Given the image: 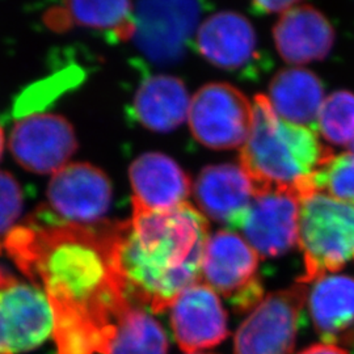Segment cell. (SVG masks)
Instances as JSON below:
<instances>
[{"instance_id":"6da1fadb","label":"cell","mask_w":354,"mask_h":354,"mask_svg":"<svg viewBox=\"0 0 354 354\" xmlns=\"http://www.w3.org/2000/svg\"><path fill=\"white\" fill-rule=\"evenodd\" d=\"M3 248L50 302L58 354H106L127 308L113 223L48 219L13 227Z\"/></svg>"},{"instance_id":"7a4b0ae2","label":"cell","mask_w":354,"mask_h":354,"mask_svg":"<svg viewBox=\"0 0 354 354\" xmlns=\"http://www.w3.org/2000/svg\"><path fill=\"white\" fill-rule=\"evenodd\" d=\"M209 236L206 218L188 203L165 212L133 207L131 219L113 223L114 261L127 301L153 313L168 310L201 281Z\"/></svg>"},{"instance_id":"3957f363","label":"cell","mask_w":354,"mask_h":354,"mask_svg":"<svg viewBox=\"0 0 354 354\" xmlns=\"http://www.w3.org/2000/svg\"><path fill=\"white\" fill-rule=\"evenodd\" d=\"M252 127L241 146V167L256 190L311 193V177L332 155L311 127L291 124L274 112L266 95L253 99Z\"/></svg>"},{"instance_id":"277c9868","label":"cell","mask_w":354,"mask_h":354,"mask_svg":"<svg viewBox=\"0 0 354 354\" xmlns=\"http://www.w3.org/2000/svg\"><path fill=\"white\" fill-rule=\"evenodd\" d=\"M298 244L304 273L298 282H314L354 261V205L322 192L301 198Z\"/></svg>"},{"instance_id":"5b68a950","label":"cell","mask_w":354,"mask_h":354,"mask_svg":"<svg viewBox=\"0 0 354 354\" xmlns=\"http://www.w3.org/2000/svg\"><path fill=\"white\" fill-rule=\"evenodd\" d=\"M260 256L241 235L222 230L209 236L201 281L227 299L238 313L253 310L264 297Z\"/></svg>"},{"instance_id":"8992f818","label":"cell","mask_w":354,"mask_h":354,"mask_svg":"<svg viewBox=\"0 0 354 354\" xmlns=\"http://www.w3.org/2000/svg\"><path fill=\"white\" fill-rule=\"evenodd\" d=\"M252 118V102L230 83H207L190 99L192 134L213 150L241 147L250 136Z\"/></svg>"},{"instance_id":"52a82bcc","label":"cell","mask_w":354,"mask_h":354,"mask_svg":"<svg viewBox=\"0 0 354 354\" xmlns=\"http://www.w3.org/2000/svg\"><path fill=\"white\" fill-rule=\"evenodd\" d=\"M307 295L298 282L263 298L236 330L234 354L292 353Z\"/></svg>"},{"instance_id":"ba28073f","label":"cell","mask_w":354,"mask_h":354,"mask_svg":"<svg viewBox=\"0 0 354 354\" xmlns=\"http://www.w3.org/2000/svg\"><path fill=\"white\" fill-rule=\"evenodd\" d=\"M197 0H140L134 10L133 35L137 48L152 62L175 64L198 28Z\"/></svg>"},{"instance_id":"9c48e42d","label":"cell","mask_w":354,"mask_h":354,"mask_svg":"<svg viewBox=\"0 0 354 354\" xmlns=\"http://www.w3.org/2000/svg\"><path fill=\"white\" fill-rule=\"evenodd\" d=\"M53 328L45 292L0 268V353L33 351L50 337Z\"/></svg>"},{"instance_id":"30bf717a","label":"cell","mask_w":354,"mask_h":354,"mask_svg":"<svg viewBox=\"0 0 354 354\" xmlns=\"http://www.w3.org/2000/svg\"><path fill=\"white\" fill-rule=\"evenodd\" d=\"M16 162L38 175L55 174L77 149L75 131L59 114H28L16 122L10 137Z\"/></svg>"},{"instance_id":"8fae6325","label":"cell","mask_w":354,"mask_h":354,"mask_svg":"<svg viewBox=\"0 0 354 354\" xmlns=\"http://www.w3.org/2000/svg\"><path fill=\"white\" fill-rule=\"evenodd\" d=\"M301 197L291 190L257 192L241 226L244 239L266 259L279 257L298 244Z\"/></svg>"},{"instance_id":"7c38bea8","label":"cell","mask_w":354,"mask_h":354,"mask_svg":"<svg viewBox=\"0 0 354 354\" xmlns=\"http://www.w3.org/2000/svg\"><path fill=\"white\" fill-rule=\"evenodd\" d=\"M112 183L100 168L88 163L66 165L58 169L48 188L53 210L66 222L99 225L112 203Z\"/></svg>"},{"instance_id":"4fadbf2b","label":"cell","mask_w":354,"mask_h":354,"mask_svg":"<svg viewBox=\"0 0 354 354\" xmlns=\"http://www.w3.org/2000/svg\"><path fill=\"white\" fill-rule=\"evenodd\" d=\"M168 310L177 344L187 353L214 348L227 337V314L216 292L203 281L183 291Z\"/></svg>"},{"instance_id":"5bb4252c","label":"cell","mask_w":354,"mask_h":354,"mask_svg":"<svg viewBox=\"0 0 354 354\" xmlns=\"http://www.w3.org/2000/svg\"><path fill=\"white\" fill-rule=\"evenodd\" d=\"M272 37L276 50L286 64L302 66L328 57L335 46L336 30L315 6L298 4L279 15Z\"/></svg>"},{"instance_id":"9a60e30c","label":"cell","mask_w":354,"mask_h":354,"mask_svg":"<svg viewBox=\"0 0 354 354\" xmlns=\"http://www.w3.org/2000/svg\"><path fill=\"white\" fill-rule=\"evenodd\" d=\"M198 54L216 68L238 73L252 64L257 35L251 20L236 11H219L205 19L194 35Z\"/></svg>"},{"instance_id":"2e32d148","label":"cell","mask_w":354,"mask_h":354,"mask_svg":"<svg viewBox=\"0 0 354 354\" xmlns=\"http://www.w3.org/2000/svg\"><path fill=\"white\" fill-rule=\"evenodd\" d=\"M193 193L201 213L215 222L239 228L257 190L241 165L225 163L205 167Z\"/></svg>"},{"instance_id":"e0dca14e","label":"cell","mask_w":354,"mask_h":354,"mask_svg":"<svg viewBox=\"0 0 354 354\" xmlns=\"http://www.w3.org/2000/svg\"><path fill=\"white\" fill-rule=\"evenodd\" d=\"M133 188V207L165 212L187 203L192 192L188 174L160 152L137 158L129 169Z\"/></svg>"},{"instance_id":"ac0fdd59","label":"cell","mask_w":354,"mask_h":354,"mask_svg":"<svg viewBox=\"0 0 354 354\" xmlns=\"http://www.w3.org/2000/svg\"><path fill=\"white\" fill-rule=\"evenodd\" d=\"M307 306L322 340L354 345V277L333 273L314 281Z\"/></svg>"},{"instance_id":"d6986e66","label":"cell","mask_w":354,"mask_h":354,"mask_svg":"<svg viewBox=\"0 0 354 354\" xmlns=\"http://www.w3.org/2000/svg\"><path fill=\"white\" fill-rule=\"evenodd\" d=\"M268 100L279 117L317 131V114L324 102V84L311 70L292 66L279 70L269 83Z\"/></svg>"},{"instance_id":"ffe728a7","label":"cell","mask_w":354,"mask_h":354,"mask_svg":"<svg viewBox=\"0 0 354 354\" xmlns=\"http://www.w3.org/2000/svg\"><path fill=\"white\" fill-rule=\"evenodd\" d=\"M190 97L184 82L159 74L147 77L134 95V115L146 129L168 133L180 127L189 113Z\"/></svg>"},{"instance_id":"44dd1931","label":"cell","mask_w":354,"mask_h":354,"mask_svg":"<svg viewBox=\"0 0 354 354\" xmlns=\"http://www.w3.org/2000/svg\"><path fill=\"white\" fill-rule=\"evenodd\" d=\"M134 10V0H64L62 16H50V26L111 32L127 39L133 35Z\"/></svg>"},{"instance_id":"7402d4cb","label":"cell","mask_w":354,"mask_h":354,"mask_svg":"<svg viewBox=\"0 0 354 354\" xmlns=\"http://www.w3.org/2000/svg\"><path fill=\"white\" fill-rule=\"evenodd\" d=\"M106 354H168L165 328L142 307L130 306L115 327Z\"/></svg>"},{"instance_id":"603a6c76","label":"cell","mask_w":354,"mask_h":354,"mask_svg":"<svg viewBox=\"0 0 354 354\" xmlns=\"http://www.w3.org/2000/svg\"><path fill=\"white\" fill-rule=\"evenodd\" d=\"M317 129L330 143L351 146L354 142V92L339 89L328 95L317 114Z\"/></svg>"},{"instance_id":"cb8c5ba5","label":"cell","mask_w":354,"mask_h":354,"mask_svg":"<svg viewBox=\"0 0 354 354\" xmlns=\"http://www.w3.org/2000/svg\"><path fill=\"white\" fill-rule=\"evenodd\" d=\"M311 193L322 192L354 205V151L329 155L311 177Z\"/></svg>"},{"instance_id":"d4e9b609","label":"cell","mask_w":354,"mask_h":354,"mask_svg":"<svg viewBox=\"0 0 354 354\" xmlns=\"http://www.w3.org/2000/svg\"><path fill=\"white\" fill-rule=\"evenodd\" d=\"M23 210V192L17 180L0 171V252L7 235Z\"/></svg>"},{"instance_id":"484cf974","label":"cell","mask_w":354,"mask_h":354,"mask_svg":"<svg viewBox=\"0 0 354 354\" xmlns=\"http://www.w3.org/2000/svg\"><path fill=\"white\" fill-rule=\"evenodd\" d=\"M252 6L260 13L274 15L289 11L292 7L298 6L301 0H251Z\"/></svg>"},{"instance_id":"4316f807","label":"cell","mask_w":354,"mask_h":354,"mask_svg":"<svg viewBox=\"0 0 354 354\" xmlns=\"http://www.w3.org/2000/svg\"><path fill=\"white\" fill-rule=\"evenodd\" d=\"M299 354H348L339 345L315 344L304 349Z\"/></svg>"},{"instance_id":"83f0119b","label":"cell","mask_w":354,"mask_h":354,"mask_svg":"<svg viewBox=\"0 0 354 354\" xmlns=\"http://www.w3.org/2000/svg\"><path fill=\"white\" fill-rule=\"evenodd\" d=\"M3 149H4V136H3V130L0 127V158H1V153H3Z\"/></svg>"},{"instance_id":"f1b7e54d","label":"cell","mask_w":354,"mask_h":354,"mask_svg":"<svg viewBox=\"0 0 354 354\" xmlns=\"http://www.w3.org/2000/svg\"><path fill=\"white\" fill-rule=\"evenodd\" d=\"M187 354H214V353H206V352H193V353H187Z\"/></svg>"},{"instance_id":"f546056e","label":"cell","mask_w":354,"mask_h":354,"mask_svg":"<svg viewBox=\"0 0 354 354\" xmlns=\"http://www.w3.org/2000/svg\"><path fill=\"white\" fill-rule=\"evenodd\" d=\"M349 149H351V151H354V142L349 146Z\"/></svg>"},{"instance_id":"4dcf8cb0","label":"cell","mask_w":354,"mask_h":354,"mask_svg":"<svg viewBox=\"0 0 354 354\" xmlns=\"http://www.w3.org/2000/svg\"><path fill=\"white\" fill-rule=\"evenodd\" d=\"M0 354H6V353H0Z\"/></svg>"}]
</instances>
